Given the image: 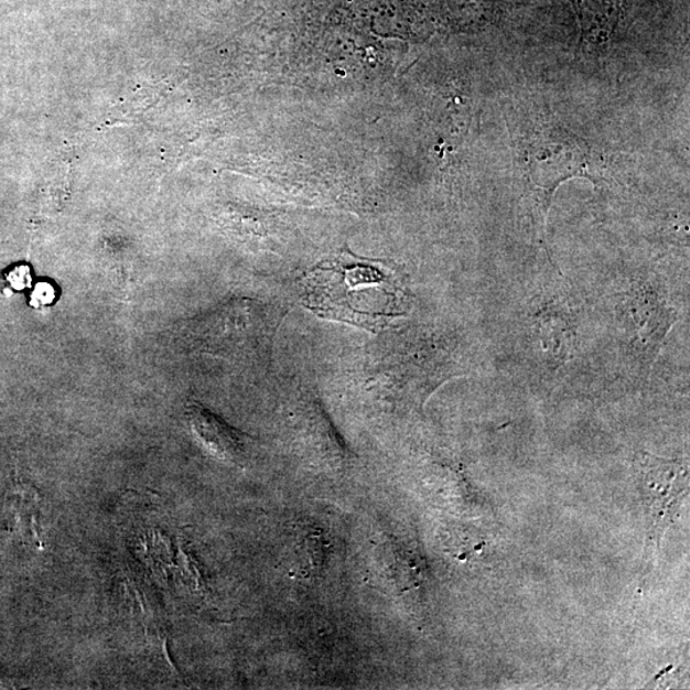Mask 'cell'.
I'll return each mask as SVG.
<instances>
[{
  "instance_id": "6da1fadb",
  "label": "cell",
  "mask_w": 690,
  "mask_h": 690,
  "mask_svg": "<svg viewBox=\"0 0 690 690\" xmlns=\"http://www.w3.org/2000/svg\"><path fill=\"white\" fill-rule=\"evenodd\" d=\"M398 287L376 265L352 255L319 265L304 279V306L320 317L380 332L396 312Z\"/></svg>"
},
{
  "instance_id": "7a4b0ae2",
  "label": "cell",
  "mask_w": 690,
  "mask_h": 690,
  "mask_svg": "<svg viewBox=\"0 0 690 690\" xmlns=\"http://www.w3.org/2000/svg\"><path fill=\"white\" fill-rule=\"evenodd\" d=\"M615 304L625 355L640 370H647L659 355L666 335L677 323L678 312L654 280L645 278L630 280L629 287L616 294Z\"/></svg>"
},
{
  "instance_id": "3957f363",
  "label": "cell",
  "mask_w": 690,
  "mask_h": 690,
  "mask_svg": "<svg viewBox=\"0 0 690 690\" xmlns=\"http://www.w3.org/2000/svg\"><path fill=\"white\" fill-rule=\"evenodd\" d=\"M578 323L563 300H542L526 321V344L539 370L556 373L572 359L576 349Z\"/></svg>"
},
{
  "instance_id": "277c9868",
  "label": "cell",
  "mask_w": 690,
  "mask_h": 690,
  "mask_svg": "<svg viewBox=\"0 0 690 690\" xmlns=\"http://www.w3.org/2000/svg\"><path fill=\"white\" fill-rule=\"evenodd\" d=\"M642 487L651 516V537L659 541L665 529L676 520L681 502L688 493V468L683 462L642 454Z\"/></svg>"
},
{
  "instance_id": "5b68a950",
  "label": "cell",
  "mask_w": 690,
  "mask_h": 690,
  "mask_svg": "<svg viewBox=\"0 0 690 690\" xmlns=\"http://www.w3.org/2000/svg\"><path fill=\"white\" fill-rule=\"evenodd\" d=\"M187 419L192 431L208 452L219 460L244 467L248 438L229 427L204 406L192 402L187 407Z\"/></svg>"
},
{
  "instance_id": "8992f818",
  "label": "cell",
  "mask_w": 690,
  "mask_h": 690,
  "mask_svg": "<svg viewBox=\"0 0 690 690\" xmlns=\"http://www.w3.org/2000/svg\"><path fill=\"white\" fill-rule=\"evenodd\" d=\"M585 30L612 31L619 18V0H574Z\"/></svg>"
},
{
  "instance_id": "52a82bcc",
  "label": "cell",
  "mask_w": 690,
  "mask_h": 690,
  "mask_svg": "<svg viewBox=\"0 0 690 690\" xmlns=\"http://www.w3.org/2000/svg\"><path fill=\"white\" fill-rule=\"evenodd\" d=\"M55 300V289L50 283H39L31 295V304L35 308L50 306Z\"/></svg>"
},
{
  "instance_id": "ba28073f",
  "label": "cell",
  "mask_w": 690,
  "mask_h": 690,
  "mask_svg": "<svg viewBox=\"0 0 690 690\" xmlns=\"http://www.w3.org/2000/svg\"><path fill=\"white\" fill-rule=\"evenodd\" d=\"M30 274L28 267H18L13 269V272L10 274V282L13 288L21 289L29 283Z\"/></svg>"
}]
</instances>
